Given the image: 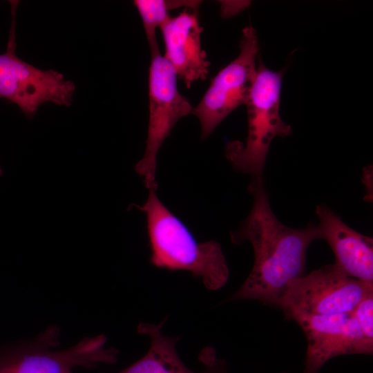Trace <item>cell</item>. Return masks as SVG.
I'll use <instances>...</instances> for the list:
<instances>
[{
  "instance_id": "8fae6325",
  "label": "cell",
  "mask_w": 373,
  "mask_h": 373,
  "mask_svg": "<svg viewBox=\"0 0 373 373\" xmlns=\"http://www.w3.org/2000/svg\"><path fill=\"white\" fill-rule=\"evenodd\" d=\"M320 239L335 256L334 264L347 276L373 284V240L347 225L325 204L316 207Z\"/></svg>"
},
{
  "instance_id": "30bf717a",
  "label": "cell",
  "mask_w": 373,
  "mask_h": 373,
  "mask_svg": "<svg viewBox=\"0 0 373 373\" xmlns=\"http://www.w3.org/2000/svg\"><path fill=\"white\" fill-rule=\"evenodd\" d=\"M196 10L185 8L160 28L164 46L163 56L186 88L195 82L205 79L210 65L202 48L203 28Z\"/></svg>"
},
{
  "instance_id": "52a82bcc",
  "label": "cell",
  "mask_w": 373,
  "mask_h": 373,
  "mask_svg": "<svg viewBox=\"0 0 373 373\" xmlns=\"http://www.w3.org/2000/svg\"><path fill=\"white\" fill-rule=\"evenodd\" d=\"M12 4V25L7 49L0 54V98L15 104L29 118L46 103L68 106L75 86L70 80L52 69L42 70L28 64L15 52V11Z\"/></svg>"
},
{
  "instance_id": "e0dca14e",
  "label": "cell",
  "mask_w": 373,
  "mask_h": 373,
  "mask_svg": "<svg viewBox=\"0 0 373 373\" xmlns=\"http://www.w3.org/2000/svg\"><path fill=\"white\" fill-rule=\"evenodd\" d=\"M68 373H73V372H68Z\"/></svg>"
},
{
  "instance_id": "9a60e30c",
  "label": "cell",
  "mask_w": 373,
  "mask_h": 373,
  "mask_svg": "<svg viewBox=\"0 0 373 373\" xmlns=\"http://www.w3.org/2000/svg\"><path fill=\"white\" fill-rule=\"evenodd\" d=\"M199 358L204 364V373H227L224 361L218 358L213 348H204Z\"/></svg>"
},
{
  "instance_id": "ba28073f",
  "label": "cell",
  "mask_w": 373,
  "mask_h": 373,
  "mask_svg": "<svg viewBox=\"0 0 373 373\" xmlns=\"http://www.w3.org/2000/svg\"><path fill=\"white\" fill-rule=\"evenodd\" d=\"M238 55L222 68L191 114L198 119L201 137H207L233 110L245 104L257 70L259 44L255 29L245 27L242 32Z\"/></svg>"
},
{
  "instance_id": "8992f818",
  "label": "cell",
  "mask_w": 373,
  "mask_h": 373,
  "mask_svg": "<svg viewBox=\"0 0 373 373\" xmlns=\"http://www.w3.org/2000/svg\"><path fill=\"white\" fill-rule=\"evenodd\" d=\"M371 291L373 284L353 278L329 264L293 280L278 307L289 320L296 315L351 314Z\"/></svg>"
},
{
  "instance_id": "6da1fadb",
  "label": "cell",
  "mask_w": 373,
  "mask_h": 373,
  "mask_svg": "<svg viewBox=\"0 0 373 373\" xmlns=\"http://www.w3.org/2000/svg\"><path fill=\"white\" fill-rule=\"evenodd\" d=\"M251 210L231 241H248L254 255V265L241 287L227 301L255 300L278 307L289 284L304 275L310 244L320 239L317 225L294 229L282 223L273 212L262 176L253 177L249 186Z\"/></svg>"
},
{
  "instance_id": "7c38bea8",
  "label": "cell",
  "mask_w": 373,
  "mask_h": 373,
  "mask_svg": "<svg viewBox=\"0 0 373 373\" xmlns=\"http://www.w3.org/2000/svg\"><path fill=\"white\" fill-rule=\"evenodd\" d=\"M163 324L164 321L158 325L142 323L138 325L137 332L151 339L149 349L140 359L116 373H197L180 358L176 350L179 338L169 337L162 332Z\"/></svg>"
},
{
  "instance_id": "3957f363",
  "label": "cell",
  "mask_w": 373,
  "mask_h": 373,
  "mask_svg": "<svg viewBox=\"0 0 373 373\" xmlns=\"http://www.w3.org/2000/svg\"><path fill=\"white\" fill-rule=\"evenodd\" d=\"M283 71L268 68L260 56L247 108V135L243 142H228L225 155L238 171L262 176L267 155L272 141L276 137H287L292 129L280 115V97Z\"/></svg>"
},
{
  "instance_id": "277c9868",
  "label": "cell",
  "mask_w": 373,
  "mask_h": 373,
  "mask_svg": "<svg viewBox=\"0 0 373 373\" xmlns=\"http://www.w3.org/2000/svg\"><path fill=\"white\" fill-rule=\"evenodd\" d=\"M59 332L57 326H50L30 342L0 349V373H68L77 367L116 362L118 351L106 348L104 335L85 337L70 347L55 350Z\"/></svg>"
},
{
  "instance_id": "9c48e42d",
  "label": "cell",
  "mask_w": 373,
  "mask_h": 373,
  "mask_svg": "<svg viewBox=\"0 0 373 373\" xmlns=\"http://www.w3.org/2000/svg\"><path fill=\"white\" fill-rule=\"evenodd\" d=\"M293 320L305 334L307 347L302 373H318L329 360L345 354H372L368 343L352 314L296 315Z\"/></svg>"
},
{
  "instance_id": "4fadbf2b",
  "label": "cell",
  "mask_w": 373,
  "mask_h": 373,
  "mask_svg": "<svg viewBox=\"0 0 373 373\" xmlns=\"http://www.w3.org/2000/svg\"><path fill=\"white\" fill-rule=\"evenodd\" d=\"M141 17L150 48L158 46L156 30L171 17L169 10L180 8L197 9L200 1L135 0L133 1Z\"/></svg>"
},
{
  "instance_id": "2e32d148",
  "label": "cell",
  "mask_w": 373,
  "mask_h": 373,
  "mask_svg": "<svg viewBox=\"0 0 373 373\" xmlns=\"http://www.w3.org/2000/svg\"><path fill=\"white\" fill-rule=\"evenodd\" d=\"M2 173H3V172H2V169H1V168L0 167V175H2Z\"/></svg>"
},
{
  "instance_id": "5bb4252c",
  "label": "cell",
  "mask_w": 373,
  "mask_h": 373,
  "mask_svg": "<svg viewBox=\"0 0 373 373\" xmlns=\"http://www.w3.org/2000/svg\"><path fill=\"white\" fill-rule=\"evenodd\" d=\"M351 314L364 338L373 344V291L368 293Z\"/></svg>"
},
{
  "instance_id": "7a4b0ae2",
  "label": "cell",
  "mask_w": 373,
  "mask_h": 373,
  "mask_svg": "<svg viewBox=\"0 0 373 373\" xmlns=\"http://www.w3.org/2000/svg\"><path fill=\"white\" fill-rule=\"evenodd\" d=\"M149 189L146 202L138 207L145 213L151 247V262L170 271H189L211 290L223 287L229 268L220 244L198 242L185 224Z\"/></svg>"
},
{
  "instance_id": "5b68a950",
  "label": "cell",
  "mask_w": 373,
  "mask_h": 373,
  "mask_svg": "<svg viewBox=\"0 0 373 373\" xmlns=\"http://www.w3.org/2000/svg\"><path fill=\"white\" fill-rule=\"evenodd\" d=\"M151 49L149 73V115L146 149L135 165L145 186L156 190L157 156L176 123L191 113L193 106L178 90L177 75L160 53L158 46Z\"/></svg>"
}]
</instances>
